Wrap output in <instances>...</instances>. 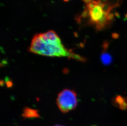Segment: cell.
Wrapping results in <instances>:
<instances>
[{"label":"cell","mask_w":127,"mask_h":126,"mask_svg":"<svg viewBox=\"0 0 127 126\" xmlns=\"http://www.w3.org/2000/svg\"><path fill=\"white\" fill-rule=\"evenodd\" d=\"M29 50L37 55L49 57H64L84 62L85 59L65 48L55 31L37 34L31 41Z\"/></svg>","instance_id":"cell-1"},{"label":"cell","mask_w":127,"mask_h":126,"mask_svg":"<svg viewBox=\"0 0 127 126\" xmlns=\"http://www.w3.org/2000/svg\"><path fill=\"white\" fill-rule=\"evenodd\" d=\"M86 5L82 18L97 31H102L112 24L114 19L112 12L119 3V2L114 3L108 0H92Z\"/></svg>","instance_id":"cell-2"},{"label":"cell","mask_w":127,"mask_h":126,"mask_svg":"<svg viewBox=\"0 0 127 126\" xmlns=\"http://www.w3.org/2000/svg\"><path fill=\"white\" fill-rule=\"evenodd\" d=\"M57 104L60 111L64 113L74 109L78 104L77 93L70 89H64L58 94Z\"/></svg>","instance_id":"cell-3"},{"label":"cell","mask_w":127,"mask_h":126,"mask_svg":"<svg viewBox=\"0 0 127 126\" xmlns=\"http://www.w3.org/2000/svg\"><path fill=\"white\" fill-rule=\"evenodd\" d=\"M108 47L107 43L104 44V50L102 52L100 56L101 60L104 65H109L111 64L112 62V57L111 55L107 51V47Z\"/></svg>","instance_id":"cell-4"},{"label":"cell","mask_w":127,"mask_h":126,"mask_svg":"<svg viewBox=\"0 0 127 126\" xmlns=\"http://www.w3.org/2000/svg\"><path fill=\"white\" fill-rule=\"evenodd\" d=\"M22 116L25 118H36L40 117L37 110L28 107H26L23 110Z\"/></svg>","instance_id":"cell-5"},{"label":"cell","mask_w":127,"mask_h":126,"mask_svg":"<svg viewBox=\"0 0 127 126\" xmlns=\"http://www.w3.org/2000/svg\"><path fill=\"white\" fill-rule=\"evenodd\" d=\"M114 102L120 108L125 109L127 108V102L125 98L118 96L115 98Z\"/></svg>","instance_id":"cell-6"},{"label":"cell","mask_w":127,"mask_h":126,"mask_svg":"<svg viewBox=\"0 0 127 126\" xmlns=\"http://www.w3.org/2000/svg\"><path fill=\"white\" fill-rule=\"evenodd\" d=\"M92 0H82V1H84L85 2V4L89 3L91 2Z\"/></svg>","instance_id":"cell-7"},{"label":"cell","mask_w":127,"mask_h":126,"mask_svg":"<svg viewBox=\"0 0 127 126\" xmlns=\"http://www.w3.org/2000/svg\"><path fill=\"white\" fill-rule=\"evenodd\" d=\"M64 0L65 2H67V1H68L69 0Z\"/></svg>","instance_id":"cell-8"},{"label":"cell","mask_w":127,"mask_h":126,"mask_svg":"<svg viewBox=\"0 0 127 126\" xmlns=\"http://www.w3.org/2000/svg\"><path fill=\"white\" fill-rule=\"evenodd\" d=\"M63 126V125H55V126Z\"/></svg>","instance_id":"cell-9"}]
</instances>
